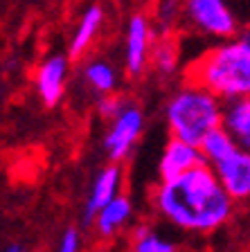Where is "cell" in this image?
<instances>
[{"instance_id":"1","label":"cell","mask_w":250,"mask_h":252,"mask_svg":"<svg viewBox=\"0 0 250 252\" xmlns=\"http://www.w3.org/2000/svg\"><path fill=\"white\" fill-rule=\"evenodd\" d=\"M153 200L167 220L192 232H212L223 225L235 203L208 164H198L172 180H162Z\"/></svg>"},{"instance_id":"2","label":"cell","mask_w":250,"mask_h":252,"mask_svg":"<svg viewBox=\"0 0 250 252\" xmlns=\"http://www.w3.org/2000/svg\"><path fill=\"white\" fill-rule=\"evenodd\" d=\"M187 81L223 101L250 97V36L212 47L187 68Z\"/></svg>"},{"instance_id":"3","label":"cell","mask_w":250,"mask_h":252,"mask_svg":"<svg viewBox=\"0 0 250 252\" xmlns=\"http://www.w3.org/2000/svg\"><path fill=\"white\" fill-rule=\"evenodd\" d=\"M221 101L205 88L189 84L180 88L167 106V124L172 137L196 144L208 131L221 126Z\"/></svg>"},{"instance_id":"4","label":"cell","mask_w":250,"mask_h":252,"mask_svg":"<svg viewBox=\"0 0 250 252\" xmlns=\"http://www.w3.org/2000/svg\"><path fill=\"white\" fill-rule=\"evenodd\" d=\"M182 9L187 21L208 36L232 38L237 34L239 23L225 0H182Z\"/></svg>"},{"instance_id":"5","label":"cell","mask_w":250,"mask_h":252,"mask_svg":"<svg viewBox=\"0 0 250 252\" xmlns=\"http://www.w3.org/2000/svg\"><path fill=\"white\" fill-rule=\"evenodd\" d=\"M216 180L232 200H244L250 196V153L235 149L219 162L208 164Z\"/></svg>"},{"instance_id":"6","label":"cell","mask_w":250,"mask_h":252,"mask_svg":"<svg viewBox=\"0 0 250 252\" xmlns=\"http://www.w3.org/2000/svg\"><path fill=\"white\" fill-rule=\"evenodd\" d=\"M142 124H144L142 113L138 108H122L113 117V126L104 140V147L113 162H120L129 156V151L133 149V144L142 133Z\"/></svg>"},{"instance_id":"7","label":"cell","mask_w":250,"mask_h":252,"mask_svg":"<svg viewBox=\"0 0 250 252\" xmlns=\"http://www.w3.org/2000/svg\"><path fill=\"white\" fill-rule=\"evenodd\" d=\"M198 164H205V160L196 144H189L185 140L172 137V140L167 142V147L160 158V164H158L160 180H172L176 176H180V173L198 167Z\"/></svg>"},{"instance_id":"8","label":"cell","mask_w":250,"mask_h":252,"mask_svg":"<svg viewBox=\"0 0 250 252\" xmlns=\"http://www.w3.org/2000/svg\"><path fill=\"white\" fill-rule=\"evenodd\" d=\"M151 52V25L144 16H133L126 30V68L133 77L142 74Z\"/></svg>"},{"instance_id":"9","label":"cell","mask_w":250,"mask_h":252,"mask_svg":"<svg viewBox=\"0 0 250 252\" xmlns=\"http://www.w3.org/2000/svg\"><path fill=\"white\" fill-rule=\"evenodd\" d=\"M221 126L232 137L237 149L250 153V97L225 101L221 108Z\"/></svg>"},{"instance_id":"10","label":"cell","mask_w":250,"mask_h":252,"mask_svg":"<svg viewBox=\"0 0 250 252\" xmlns=\"http://www.w3.org/2000/svg\"><path fill=\"white\" fill-rule=\"evenodd\" d=\"M66 77H68V59L66 57L57 54V57H50L45 63H41L36 72V90L45 106L59 104L63 86H66Z\"/></svg>"},{"instance_id":"11","label":"cell","mask_w":250,"mask_h":252,"mask_svg":"<svg viewBox=\"0 0 250 252\" xmlns=\"http://www.w3.org/2000/svg\"><path fill=\"white\" fill-rule=\"evenodd\" d=\"M122 189V167L113 164V167H106L104 171L99 173L93 183V189H90L88 203H86V220H93L95 214H97L110 198L120 194Z\"/></svg>"},{"instance_id":"12","label":"cell","mask_w":250,"mask_h":252,"mask_svg":"<svg viewBox=\"0 0 250 252\" xmlns=\"http://www.w3.org/2000/svg\"><path fill=\"white\" fill-rule=\"evenodd\" d=\"M102 23H104V9L99 5H90L88 9L83 11L81 21H79L77 30H74L72 41H70V57L77 59L88 50L90 43H93L95 36H97Z\"/></svg>"},{"instance_id":"13","label":"cell","mask_w":250,"mask_h":252,"mask_svg":"<svg viewBox=\"0 0 250 252\" xmlns=\"http://www.w3.org/2000/svg\"><path fill=\"white\" fill-rule=\"evenodd\" d=\"M131 212H133V207H131L129 196L117 194L115 198H110L108 203H106L104 207L95 214L97 230L102 232L104 236H110L115 230H117V227H122L126 220H129Z\"/></svg>"},{"instance_id":"14","label":"cell","mask_w":250,"mask_h":252,"mask_svg":"<svg viewBox=\"0 0 250 252\" xmlns=\"http://www.w3.org/2000/svg\"><path fill=\"white\" fill-rule=\"evenodd\" d=\"M237 149V144L232 142V137L225 133L223 126H214L212 131H208L203 135V140L198 142V151L203 156L205 164L219 162L221 158H225L228 153H232Z\"/></svg>"},{"instance_id":"15","label":"cell","mask_w":250,"mask_h":252,"mask_svg":"<svg viewBox=\"0 0 250 252\" xmlns=\"http://www.w3.org/2000/svg\"><path fill=\"white\" fill-rule=\"evenodd\" d=\"M86 79L88 84L93 86L97 93H110L117 84V77H115V70L113 65L104 61H93L86 65Z\"/></svg>"},{"instance_id":"16","label":"cell","mask_w":250,"mask_h":252,"mask_svg":"<svg viewBox=\"0 0 250 252\" xmlns=\"http://www.w3.org/2000/svg\"><path fill=\"white\" fill-rule=\"evenodd\" d=\"M149 61L156 63V68L160 72L169 74L174 72L176 68V61H178V52H176V45H174L169 38H162L160 43L153 45L151 43V52H149Z\"/></svg>"},{"instance_id":"17","label":"cell","mask_w":250,"mask_h":252,"mask_svg":"<svg viewBox=\"0 0 250 252\" xmlns=\"http://www.w3.org/2000/svg\"><path fill=\"white\" fill-rule=\"evenodd\" d=\"M133 252H176V246L172 241L162 239L160 234H153V232H146L144 236L136 239V248Z\"/></svg>"},{"instance_id":"18","label":"cell","mask_w":250,"mask_h":252,"mask_svg":"<svg viewBox=\"0 0 250 252\" xmlns=\"http://www.w3.org/2000/svg\"><path fill=\"white\" fill-rule=\"evenodd\" d=\"M97 108H99V113H102V115L115 117L122 110V101L117 99V97H110V94H106V97H102V99H99Z\"/></svg>"},{"instance_id":"19","label":"cell","mask_w":250,"mask_h":252,"mask_svg":"<svg viewBox=\"0 0 250 252\" xmlns=\"http://www.w3.org/2000/svg\"><path fill=\"white\" fill-rule=\"evenodd\" d=\"M59 252H79V232L74 227L63 232L61 243H59Z\"/></svg>"},{"instance_id":"20","label":"cell","mask_w":250,"mask_h":252,"mask_svg":"<svg viewBox=\"0 0 250 252\" xmlns=\"http://www.w3.org/2000/svg\"><path fill=\"white\" fill-rule=\"evenodd\" d=\"M146 232H149V227L140 225V227H138V230H136V234H133V239H140V236H144V234H146Z\"/></svg>"},{"instance_id":"21","label":"cell","mask_w":250,"mask_h":252,"mask_svg":"<svg viewBox=\"0 0 250 252\" xmlns=\"http://www.w3.org/2000/svg\"><path fill=\"white\" fill-rule=\"evenodd\" d=\"M5 252H23V250H21V248H18V246H11V248H7Z\"/></svg>"}]
</instances>
